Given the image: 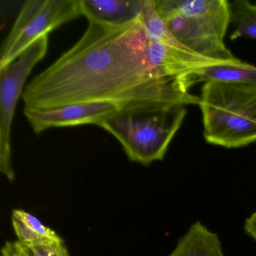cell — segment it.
<instances>
[{
    "mask_svg": "<svg viewBox=\"0 0 256 256\" xmlns=\"http://www.w3.org/2000/svg\"><path fill=\"white\" fill-rule=\"evenodd\" d=\"M148 46L140 16L124 24L89 22L80 40L25 86L24 108L108 102L122 113H140L198 104L191 80H167L152 70Z\"/></svg>",
    "mask_w": 256,
    "mask_h": 256,
    "instance_id": "obj_1",
    "label": "cell"
},
{
    "mask_svg": "<svg viewBox=\"0 0 256 256\" xmlns=\"http://www.w3.org/2000/svg\"><path fill=\"white\" fill-rule=\"evenodd\" d=\"M157 11L190 52L214 60L238 62L224 44L230 23L226 0H156Z\"/></svg>",
    "mask_w": 256,
    "mask_h": 256,
    "instance_id": "obj_2",
    "label": "cell"
},
{
    "mask_svg": "<svg viewBox=\"0 0 256 256\" xmlns=\"http://www.w3.org/2000/svg\"><path fill=\"white\" fill-rule=\"evenodd\" d=\"M198 104L208 143L238 148L256 142V85L206 82Z\"/></svg>",
    "mask_w": 256,
    "mask_h": 256,
    "instance_id": "obj_3",
    "label": "cell"
},
{
    "mask_svg": "<svg viewBox=\"0 0 256 256\" xmlns=\"http://www.w3.org/2000/svg\"><path fill=\"white\" fill-rule=\"evenodd\" d=\"M186 114L184 104H170L140 113H120L98 126L116 138L132 162L149 166L164 158Z\"/></svg>",
    "mask_w": 256,
    "mask_h": 256,
    "instance_id": "obj_4",
    "label": "cell"
},
{
    "mask_svg": "<svg viewBox=\"0 0 256 256\" xmlns=\"http://www.w3.org/2000/svg\"><path fill=\"white\" fill-rule=\"evenodd\" d=\"M82 16L80 0L26 1L4 43L0 68L16 60L38 38Z\"/></svg>",
    "mask_w": 256,
    "mask_h": 256,
    "instance_id": "obj_5",
    "label": "cell"
},
{
    "mask_svg": "<svg viewBox=\"0 0 256 256\" xmlns=\"http://www.w3.org/2000/svg\"><path fill=\"white\" fill-rule=\"evenodd\" d=\"M48 35L34 42L18 58L0 68V172L12 182L11 133L16 106L23 95L25 82L35 66L46 56Z\"/></svg>",
    "mask_w": 256,
    "mask_h": 256,
    "instance_id": "obj_6",
    "label": "cell"
},
{
    "mask_svg": "<svg viewBox=\"0 0 256 256\" xmlns=\"http://www.w3.org/2000/svg\"><path fill=\"white\" fill-rule=\"evenodd\" d=\"M25 116L34 132L59 127L77 126L85 124L98 126L122 110L118 104L108 102L77 103L48 109L24 108Z\"/></svg>",
    "mask_w": 256,
    "mask_h": 256,
    "instance_id": "obj_7",
    "label": "cell"
},
{
    "mask_svg": "<svg viewBox=\"0 0 256 256\" xmlns=\"http://www.w3.org/2000/svg\"><path fill=\"white\" fill-rule=\"evenodd\" d=\"M145 0H80L82 16L89 22L124 24L140 16Z\"/></svg>",
    "mask_w": 256,
    "mask_h": 256,
    "instance_id": "obj_8",
    "label": "cell"
},
{
    "mask_svg": "<svg viewBox=\"0 0 256 256\" xmlns=\"http://www.w3.org/2000/svg\"><path fill=\"white\" fill-rule=\"evenodd\" d=\"M168 256H224L216 234L198 221L192 224Z\"/></svg>",
    "mask_w": 256,
    "mask_h": 256,
    "instance_id": "obj_9",
    "label": "cell"
},
{
    "mask_svg": "<svg viewBox=\"0 0 256 256\" xmlns=\"http://www.w3.org/2000/svg\"><path fill=\"white\" fill-rule=\"evenodd\" d=\"M12 222L18 240L28 246L52 245L62 240L54 230L24 210H13Z\"/></svg>",
    "mask_w": 256,
    "mask_h": 256,
    "instance_id": "obj_10",
    "label": "cell"
},
{
    "mask_svg": "<svg viewBox=\"0 0 256 256\" xmlns=\"http://www.w3.org/2000/svg\"><path fill=\"white\" fill-rule=\"evenodd\" d=\"M203 82L256 85V66L240 61L205 67L194 72V84Z\"/></svg>",
    "mask_w": 256,
    "mask_h": 256,
    "instance_id": "obj_11",
    "label": "cell"
},
{
    "mask_svg": "<svg viewBox=\"0 0 256 256\" xmlns=\"http://www.w3.org/2000/svg\"><path fill=\"white\" fill-rule=\"evenodd\" d=\"M140 18L148 41L162 43L180 50L191 52L176 40L166 22L160 17L157 11L156 0H145Z\"/></svg>",
    "mask_w": 256,
    "mask_h": 256,
    "instance_id": "obj_12",
    "label": "cell"
},
{
    "mask_svg": "<svg viewBox=\"0 0 256 256\" xmlns=\"http://www.w3.org/2000/svg\"><path fill=\"white\" fill-rule=\"evenodd\" d=\"M230 23L234 30L232 40L247 37L256 40V6L246 0H238L230 4Z\"/></svg>",
    "mask_w": 256,
    "mask_h": 256,
    "instance_id": "obj_13",
    "label": "cell"
},
{
    "mask_svg": "<svg viewBox=\"0 0 256 256\" xmlns=\"http://www.w3.org/2000/svg\"><path fill=\"white\" fill-rule=\"evenodd\" d=\"M2 256H40L36 250L32 247L28 246L18 240L7 241L2 250Z\"/></svg>",
    "mask_w": 256,
    "mask_h": 256,
    "instance_id": "obj_14",
    "label": "cell"
},
{
    "mask_svg": "<svg viewBox=\"0 0 256 256\" xmlns=\"http://www.w3.org/2000/svg\"><path fill=\"white\" fill-rule=\"evenodd\" d=\"M40 256H70L64 240L52 245L32 247Z\"/></svg>",
    "mask_w": 256,
    "mask_h": 256,
    "instance_id": "obj_15",
    "label": "cell"
},
{
    "mask_svg": "<svg viewBox=\"0 0 256 256\" xmlns=\"http://www.w3.org/2000/svg\"><path fill=\"white\" fill-rule=\"evenodd\" d=\"M244 229L256 242V211L246 220Z\"/></svg>",
    "mask_w": 256,
    "mask_h": 256,
    "instance_id": "obj_16",
    "label": "cell"
}]
</instances>
